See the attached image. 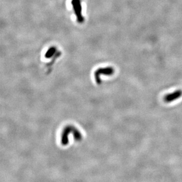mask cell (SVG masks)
I'll use <instances>...</instances> for the list:
<instances>
[{
    "label": "cell",
    "instance_id": "7a4b0ae2",
    "mask_svg": "<svg viewBox=\"0 0 182 182\" xmlns=\"http://www.w3.org/2000/svg\"><path fill=\"white\" fill-rule=\"evenodd\" d=\"M72 4L76 15L77 20L79 23H82L84 21V18L82 15V7L81 0H72Z\"/></svg>",
    "mask_w": 182,
    "mask_h": 182
},
{
    "label": "cell",
    "instance_id": "5b68a950",
    "mask_svg": "<svg viewBox=\"0 0 182 182\" xmlns=\"http://www.w3.org/2000/svg\"><path fill=\"white\" fill-rule=\"evenodd\" d=\"M56 51V47H50V48L48 50V51L47 52V53H46V55H45L46 58H50L51 56H53L54 55Z\"/></svg>",
    "mask_w": 182,
    "mask_h": 182
},
{
    "label": "cell",
    "instance_id": "277c9868",
    "mask_svg": "<svg viewBox=\"0 0 182 182\" xmlns=\"http://www.w3.org/2000/svg\"><path fill=\"white\" fill-rule=\"evenodd\" d=\"M182 96V90H178L172 93H168L163 97V100L166 103L172 102Z\"/></svg>",
    "mask_w": 182,
    "mask_h": 182
},
{
    "label": "cell",
    "instance_id": "3957f363",
    "mask_svg": "<svg viewBox=\"0 0 182 182\" xmlns=\"http://www.w3.org/2000/svg\"><path fill=\"white\" fill-rule=\"evenodd\" d=\"M114 69L111 67L108 68H100L97 69L95 74V79L96 81V82L97 84H100L101 83V79H100V75H111L114 74Z\"/></svg>",
    "mask_w": 182,
    "mask_h": 182
},
{
    "label": "cell",
    "instance_id": "6da1fadb",
    "mask_svg": "<svg viewBox=\"0 0 182 182\" xmlns=\"http://www.w3.org/2000/svg\"><path fill=\"white\" fill-rule=\"evenodd\" d=\"M73 134L74 140L77 141H80L82 140L83 136L82 133L76 127L73 125H68L66 127L61 135V144L66 146L69 144V136L70 134Z\"/></svg>",
    "mask_w": 182,
    "mask_h": 182
}]
</instances>
